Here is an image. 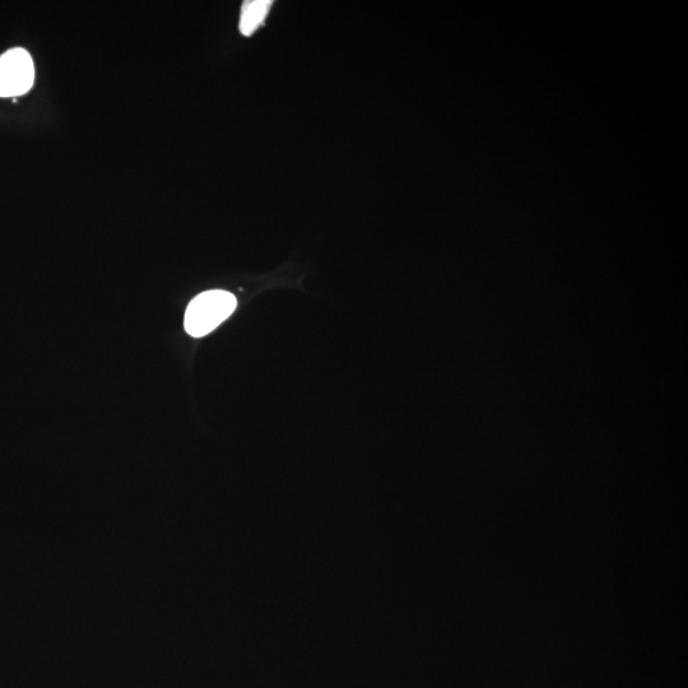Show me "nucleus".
<instances>
[{
	"label": "nucleus",
	"mask_w": 688,
	"mask_h": 688,
	"mask_svg": "<svg viewBox=\"0 0 688 688\" xmlns=\"http://www.w3.org/2000/svg\"><path fill=\"white\" fill-rule=\"evenodd\" d=\"M236 306V297L230 292L222 290L203 292L188 306L184 320L185 330L195 338L207 336L230 318Z\"/></svg>",
	"instance_id": "1"
},
{
	"label": "nucleus",
	"mask_w": 688,
	"mask_h": 688,
	"mask_svg": "<svg viewBox=\"0 0 688 688\" xmlns=\"http://www.w3.org/2000/svg\"><path fill=\"white\" fill-rule=\"evenodd\" d=\"M35 64L29 51L8 50L0 57V97H18L34 86Z\"/></svg>",
	"instance_id": "2"
},
{
	"label": "nucleus",
	"mask_w": 688,
	"mask_h": 688,
	"mask_svg": "<svg viewBox=\"0 0 688 688\" xmlns=\"http://www.w3.org/2000/svg\"><path fill=\"white\" fill-rule=\"evenodd\" d=\"M273 6L271 0H249L241 7L239 29L244 36H251L263 25Z\"/></svg>",
	"instance_id": "3"
}]
</instances>
